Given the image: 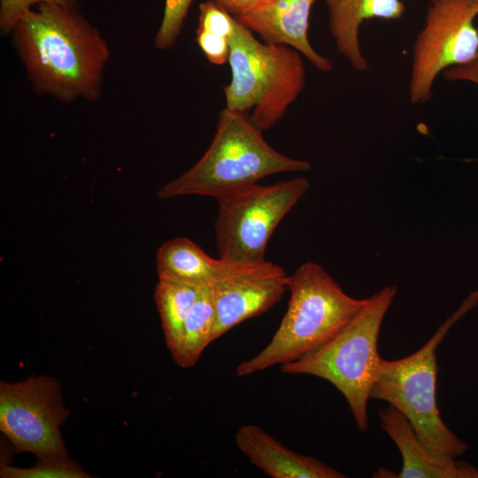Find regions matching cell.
Instances as JSON below:
<instances>
[{"mask_svg":"<svg viewBox=\"0 0 478 478\" xmlns=\"http://www.w3.org/2000/svg\"><path fill=\"white\" fill-rule=\"evenodd\" d=\"M381 426L394 441L403 458L397 478H478V468L453 458L431 452L420 440L412 424L391 405L379 411Z\"/></svg>","mask_w":478,"mask_h":478,"instance_id":"cell-13","label":"cell"},{"mask_svg":"<svg viewBox=\"0 0 478 478\" xmlns=\"http://www.w3.org/2000/svg\"><path fill=\"white\" fill-rule=\"evenodd\" d=\"M478 305V289L472 291L416 352L397 360L382 358L370 398L388 402L412 424L421 443L434 454L457 458L468 445L441 419L436 403L438 366L436 351L452 326Z\"/></svg>","mask_w":478,"mask_h":478,"instance_id":"cell-6","label":"cell"},{"mask_svg":"<svg viewBox=\"0 0 478 478\" xmlns=\"http://www.w3.org/2000/svg\"><path fill=\"white\" fill-rule=\"evenodd\" d=\"M443 78L449 81H468L478 85V56L467 64L446 69Z\"/></svg>","mask_w":478,"mask_h":478,"instance_id":"cell-22","label":"cell"},{"mask_svg":"<svg viewBox=\"0 0 478 478\" xmlns=\"http://www.w3.org/2000/svg\"><path fill=\"white\" fill-rule=\"evenodd\" d=\"M328 28L336 50L357 72L369 68L359 42L362 23L370 19H397L405 11L401 0H325Z\"/></svg>","mask_w":478,"mask_h":478,"instance_id":"cell-14","label":"cell"},{"mask_svg":"<svg viewBox=\"0 0 478 478\" xmlns=\"http://www.w3.org/2000/svg\"><path fill=\"white\" fill-rule=\"evenodd\" d=\"M15 24V43L34 89L63 101L95 100L109 49L73 4H39Z\"/></svg>","mask_w":478,"mask_h":478,"instance_id":"cell-1","label":"cell"},{"mask_svg":"<svg viewBox=\"0 0 478 478\" xmlns=\"http://www.w3.org/2000/svg\"><path fill=\"white\" fill-rule=\"evenodd\" d=\"M317 0H259L235 17L263 42L283 44L297 50L317 70L329 72L333 64L320 55L308 39L311 10Z\"/></svg>","mask_w":478,"mask_h":478,"instance_id":"cell-11","label":"cell"},{"mask_svg":"<svg viewBox=\"0 0 478 478\" xmlns=\"http://www.w3.org/2000/svg\"><path fill=\"white\" fill-rule=\"evenodd\" d=\"M310 188L305 177L258 183L217 199L216 243L220 258L239 266L265 262L268 241L283 217Z\"/></svg>","mask_w":478,"mask_h":478,"instance_id":"cell-7","label":"cell"},{"mask_svg":"<svg viewBox=\"0 0 478 478\" xmlns=\"http://www.w3.org/2000/svg\"><path fill=\"white\" fill-rule=\"evenodd\" d=\"M73 2L74 0H1V29L4 32L12 31L18 20L39 4H73Z\"/></svg>","mask_w":478,"mask_h":478,"instance_id":"cell-21","label":"cell"},{"mask_svg":"<svg viewBox=\"0 0 478 478\" xmlns=\"http://www.w3.org/2000/svg\"><path fill=\"white\" fill-rule=\"evenodd\" d=\"M397 295L386 286L327 343L294 362L281 366L289 374L312 375L331 383L346 399L358 428H368L367 403L382 358L378 337L384 316Z\"/></svg>","mask_w":478,"mask_h":478,"instance_id":"cell-5","label":"cell"},{"mask_svg":"<svg viewBox=\"0 0 478 478\" xmlns=\"http://www.w3.org/2000/svg\"><path fill=\"white\" fill-rule=\"evenodd\" d=\"M236 19L212 1L199 5L197 42L208 61L213 65L228 62L229 41Z\"/></svg>","mask_w":478,"mask_h":478,"instance_id":"cell-18","label":"cell"},{"mask_svg":"<svg viewBox=\"0 0 478 478\" xmlns=\"http://www.w3.org/2000/svg\"><path fill=\"white\" fill-rule=\"evenodd\" d=\"M60 384L50 376L0 383V430L18 452L68 456L60 427L69 416Z\"/></svg>","mask_w":478,"mask_h":478,"instance_id":"cell-9","label":"cell"},{"mask_svg":"<svg viewBox=\"0 0 478 478\" xmlns=\"http://www.w3.org/2000/svg\"><path fill=\"white\" fill-rule=\"evenodd\" d=\"M248 114L223 109L216 132L203 157L157 192L161 199L197 195L216 199L279 173L307 172L310 162L274 149Z\"/></svg>","mask_w":478,"mask_h":478,"instance_id":"cell-3","label":"cell"},{"mask_svg":"<svg viewBox=\"0 0 478 478\" xmlns=\"http://www.w3.org/2000/svg\"><path fill=\"white\" fill-rule=\"evenodd\" d=\"M201 288L158 280L154 300L160 316L165 342L172 357L177 352L186 319Z\"/></svg>","mask_w":478,"mask_h":478,"instance_id":"cell-17","label":"cell"},{"mask_svg":"<svg viewBox=\"0 0 478 478\" xmlns=\"http://www.w3.org/2000/svg\"><path fill=\"white\" fill-rule=\"evenodd\" d=\"M158 280L184 283L197 288L212 287L241 268L207 255L188 238L164 243L156 254Z\"/></svg>","mask_w":478,"mask_h":478,"instance_id":"cell-15","label":"cell"},{"mask_svg":"<svg viewBox=\"0 0 478 478\" xmlns=\"http://www.w3.org/2000/svg\"><path fill=\"white\" fill-rule=\"evenodd\" d=\"M289 274L272 262L239 269L221 279L212 290L216 325L213 340L242 322L263 314L288 290Z\"/></svg>","mask_w":478,"mask_h":478,"instance_id":"cell-10","label":"cell"},{"mask_svg":"<svg viewBox=\"0 0 478 478\" xmlns=\"http://www.w3.org/2000/svg\"><path fill=\"white\" fill-rule=\"evenodd\" d=\"M288 290V308L277 330L264 349L236 366L238 377L281 367L309 355L335 337L367 301L347 295L312 261L289 275Z\"/></svg>","mask_w":478,"mask_h":478,"instance_id":"cell-2","label":"cell"},{"mask_svg":"<svg viewBox=\"0 0 478 478\" xmlns=\"http://www.w3.org/2000/svg\"><path fill=\"white\" fill-rule=\"evenodd\" d=\"M193 1L166 0L163 19L155 37L157 48L164 50L173 45Z\"/></svg>","mask_w":478,"mask_h":478,"instance_id":"cell-20","label":"cell"},{"mask_svg":"<svg viewBox=\"0 0 478 478\" xmlns=\"http://www.w3.org/2000/svg\"><path fill=\"white\" fill-rule=\"evenodd\" d=\"M31 467H15L1 464L3 478H88L90 477L81 466L68 456L38 458Z\"/></svg>","mask_w":478,"mask_h":478,"instance_id":"cell-19","label":"cell"},{"mask_svg":"<svg viewBox=\"0 0 478 478\" xmlns=\"http://www.w3.org/2000/svg\"><path fill=\"white\" fill-rule=\"evenodd\" d=\"M221 9L237 17L259 0H210Z\"/></svg>","mask_w":478,"mask_h":478,"instance_id":"cell-23","label":"cell"},{"mask_svg":"<svg viewBox=\"0 0 478 478\" xmlns=\"http://www.w3.org/2000/svg\"><path fill=\"white\" fill-rule=\"evenodd\" d=\"M478 0H430L412 47L408 83L412 104H427L436 77L478 56Z\"/></svg>","mask_w":478,"mask_h":478,"instance_id":"cell-8","label":"cell"},{"mask_svg":"<svg viewBox=\"0 0 478 478\" xmlns=\"http://www.w3.org/2000/svg\"><path fill=\"white\" fill-rule=\"evenodd\" d=\"M229 46L231 81L223 88L226 108L248 114L258 128L267 130L305 89L302 55L287 45L259 42L237 19Z\"/></svg>","mask_w":478,"mask_h":478,"instance_id":"cell-4","label":"cell"},{"mask_svg":"<svg viewBox=\"0 0 478 478\" xmlns=\"http://www.w3.org/2000/svg\"><path fill=\"white\" fill-rule=\"evenodd\" d=\"M216 310L211 287L201 288L184 324L177 352L172 357L181 368L197 364L205 348L212 343Z\"/></svg>","mask_w":478,"mask_h":478,"instance_id":"cell-16","label":"cell"},{"mask_svg":"<svg viewBox=\"0 0 478 478\" xmlns=\"http://www.w3.org/2000/svg\"><path fill=\"white\" fill-rule=\"evenodd\" d=\"M237 449L272 478H344L346 475L311 456L297 453L255 424L242 425L235 435Z\"/></svg>","mask_w":478,"mask_h":478,"instance_id":"cell-12","label":"cell"}]
</instances>
